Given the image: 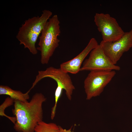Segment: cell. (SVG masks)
I'll use <instances>...</instances> for the list:
<instances>
[{"mask_svg":"<svg viewBox=\"0 0 132 132\" xmlns=\"http://www.w3.org/2000/svg\"><path fill=\"white\" fill-rule=\"evenodd\" d=\"M46 100L42 93H37L30 101L14 100L13 114L16 118L13 128L17 132H35L38 123L43 121L42 105Z\"/></svg>","mask_w":132,"mask_h":132,"instance_id":"cell-1","label":"cell"},{"mask_svg":"<svg viewBox=\"0 0 132 132\" xmlns=\"http://www.w3.org/2000/svg\"><path fill=\"white\" fill-rule=\"evenodd\" d=\"M60 22L55 14L50 18L42 29L39 36L37 50L41 52L42 64H48L50 58L58 46L60 40L58 37L60 33Z\"/></svg>","mask_w":132,"mask_h":132,"instance_id":"cell-3","label":"cell"},{"mask_svg":"<svg viewBox=\"0 0 132 132\" xmlns=\"http://www.w3.org/2000/svg\"><path fill=\"white\" fill-rule=\"evenodd\" d=\"M14 100L10 97H7L4 101L0 106V115L4 116L9 119L14 124L16 121L15 117H10L7 115L4 112V110L6 108L14 104Z\"/></svg>","mask_w":132,"mask_h":132,"instance_id":"cell-12","label":"cell"},{"mask_svg":"<svg viewBox=\"0 0 132 132\" xmlns=\"http://www.w3.org/2000/svg\"><path fill=\"white\" fill-rule=\"evenodd\" d=\"M99 44L112 63L115 65L125 52L132 47V29L125 32L119 40L114 42L102 41Z\"/></svg>","mask_w":132,"mask_h":132,"instance_id":"cell-7","label":"cell"},{"mask_svg":"<svg viewBox=\"0 0 132 132\" xmlns=\"http://www.w3.org/2000/svg\"><path fill=\"white\" fill-rule=\"evenodd\" d=\"M116 74L114 70L90 71L84 82L86 99L99 96Z\"/></svg>","mask_w":132,"mask_h":132,"instance_id":"cell-4","label":"cell"},{"mask_svg":"<svg viewBox=\"0 0 132 132\" xmlns=\"http://www.w3.org/2000/svg\"><path fill=\"white\" fill-rule=\"evenodd\" d=\"M28 90L25 93L19 90H14L9 87L4 85L0 86V95H8L14 100H17L23 102L28 101L30 98Z\"/></svg>","mask_w":132,"mask_h":132,"instance_id":"cell-10","label":"cell"},{"mask_svg":"<svg viewBox=\"0 0 132 132\" xmlns=\"http://www.w3.org/2000/svg\"><path fill=\"white\" fill-rule=\"evenodd\" d=\"M99 44L96 39H90L84 49L78 55L71 60L61 64L60 68L64 72L76 74L79 71L82 64L91 51Z\"/></svg>","mask_w":132,"mask_h":132,"instance_id":"cell-9","label":"cell"},{"mask_svg":"<svg viewBox=\"0 0 132 132\" xmlns=\"http://www.w3.org/2000/svg\"><path fill=\"white\" fill-rule=\"evenodd\" d=\"M46 77L52 78L56 83L61 84L65 91L67 98L70 100H71L73 92L75 89V87L68 73L64 72L60 68H56L50 66L44 70L39 71L30 89L31 90L39 81Z\"/></svg>","mask_w":132,"mask_h":132,"instance_id":"cell-8","label":"cell"},{"mask_svg":"<svg viewBox=\"0 0 132 132\" xmlns=\"http://www.w3.org/2000/svg\"><path fill=\"white\" fill-rule=\"evenodd\" d=\"M94 21L104 42H114L121 38L125 32L116 19L109 14L96 13Z\"/></svg>","mask_w":132,"mask_h":132,"instance_id":"cell-5","label":"cell"},{"mask_svg":"<svg viewBox=\"0 0 132 132\" xmlns=\"http://www.w3.org/2000/svg\"><path fill=\"white\" fill-rule=\"evenodd\" d=\"M52 14L51 11L44 10L40 16L26 20L19 29L16 38L20 44H23L24 48H27L33 55L37 53L35 44L38 37Z\"/></svg>","mask_w":132,"mask_h":132,"instance_id":"cell-2","label":"cell"},{"mask_svg":"<svg viewBox=\"0 0 132 132\" xmlns=\"http://www.w3.org/2000/svg\"><path fill=\"white\" fill-rule=\"evenodd\" d=\"M120 67L114 64L105 54L99 44L90 52L84 62L80 71H119Z\"/></svg>","mask_w":132,"mask_h":132,"instance_id":"cell-6","label":"cell"},{"mask_svg":"<svg viewBox=\"0 0 132 132\" xmlns=\"http://www.w3.org/2000/svg\"><path fill=\"white\" fill-rule=\"evenodd\" d=\"M35 132H61L58 125L54 123H47L43 121L36 127Z\"/></svg>","mask_w":132,"mask_h":132,"instance_id":"cell-11","label":"cell"},{"mask_svg":"<svg viewBox=\"0 0 132 132\" xmlns=\"http://www.w3.org/2000/svg\"><path fill=\"white\" fill-rule=\"evenodd\" d=\"M59 126L61 132H74L73 131H71V127L68 130H66L64 129L60 126Z\"/></svg>","mask_w":132,"mask_h":132,"instance_id":"cell-13","label":"cell"}]
</instances>
